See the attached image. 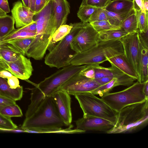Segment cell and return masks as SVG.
<instances>
[{
	"label": "cell",
	"mask_w": 148,
	"mask_h": 148,
	"mask_svg": "<svg viewBox=\"0 0 148 148\" xmlns=\"http://www.w3.org/2000/svg\"><path fill=\"white\" fill-rule=\"evenodd\" d=\"M99 34L89 23H85L71 42V49L76 53H79L92 48L99 42Z\"/></svg>",
	"instance_id": "ba28073f"
},
{
	"label": "cell",
	"mask_w": 148,
	"mask_h": 148,
	"mask_svg": "<svg viewBox=\"0 0 148 148\" xmlns=\"http://www.w3.org/2000/svg\"></svg>",
	"instance_id": "6f0895ef"
},
{
	"label": "cell",
	"mask_w": 148,
	"mask_h": 148,
	"mask_svg": "<svg viewBox=\"0 0 148 148\" xmlns=\"http://www.w3.org/2000/svg\"><path fill=\"white\" fill-rule=\"evenodd\" d=\"M51 0H46V3H47L49 1H51Z\"/></svg>",
	"instance_id": "11a10c76"
},
{
	"label": "cell",
	"mask_w": 148,
	"mask_h": 148,
	"mask_svg": "<svg viewBox=\"0 0 148 148\" xmlns=\"http://www.w3.org/2000/svg\"><path fill=\"white\" fill-rule=\"evenodd\" d=\"M108 20L105 9L96 8L92 14L88 23Z\"/></svg>",
	"instance_id": "8d00e7d4"
},
{
	"label": "cell",
	"mask_w": 148,
	"mask_h": 148,
	"mask_svg": "<svg viewBox=\"0 0 148 148\" xmlns=\"http://www.w3.org/2000/svg\"><path fill=\"white\" fill-rule=\"evenodd\" d=\"M107 61L116 67L124 73L137 81L138 77L134 69L129 63L123 54L114 56Z\"/></svg>",
	"instance_id": "e0dca14e"
},
{
	"label": "cell",
	"mask_w": 148,
	"mask_h": 148,
	"mask_svg": "<svg viewBox=\"0 0 148 148\" xmlns=\"http://www.w3.org/2000/svg\"><path fill=\"white\" fill-rule=\"evenodd\" d=\"M145 82L140 83L137 81L122 91L106 94L101 97V99L118 112L128 105L148 99L143 91Z\"/></svg>",
	"instance_id": "8992f818"
},
{
	"label": "cell",
	"mask_w": 148,
	"mask_h": 148,
	"mask_svg": "<svg viewBox=\"0 0 148 148\" xmlns=\"http://www.w3.org/2000/svg\"><path fill=\"white\" fill-rule=\"evenodd\" d=\"M8 83L10 88L12 89H16L20 86L18 78L13 75L8 79Z\"/></svg>",
	"instance_id": "60d3db41"
},
{
	"label": "cell",
	"mask_w": 148,
	"mask_h": 148,
	"mask_svg": "<svg viewBox=\"0 0 148 148\" xmlns=\"http://www.w3.org/2000/svg\"><path fill=\"white\" fill-rule=\"evenodd\" d=\"M143 2L144 9L146 12H148V0H143Z\"/></svg>",
	"instance_id": "816d5d0a"
},
{
	"label": "cell",
	"mask_w": 148,
	"mask_h": 148,
	"mask_svg": "<svg viewBox=\"0 0 148 148\" xmlns=\"http://www.w3.org/2000/svg\"><path fill=\"white\" fill-rule=\"evenodd\" d=\"M70 95L61 90H58L52 95L58 113L66 126L71 125L72 121Z\"/></svg>",
	"instance_id": "7c38bea8"
},
{
	"label": "cell",
	"mask_w": 148,
	"mask_h": 148,
	"mask_svg": "<svg viewBox=\"0 0 148 148\" xmlns=\"http://www.w3.org/2000/svg\"><path fill=\"white\" fill-rule=\"evenodd\" d=\"M11 13L16 27L17 28L24 27L33 22L34 16L36 14L29 8L25 6L20 1L14 3Z\"/></svg>",
	"instance_id": "9a60e30c"
},
{
	"label": "cell",
	"mask_w": 148,
	"mask_h": 148,
	"mask_svg": "<svg viewBox=\"0 0 148 148\" xmlns=\"http://www.w3.org/2000/svg\"><path fill=\"white\" fill-rule=\"evenodd\" d=\"M79 73L88 78L95 79V72L93 64L86 65Z\"/></svg>",
	"instance_id": "74e56055"
},
{
	"label": "cell",
	"mask_w": 148,
	"mask_h": 148,
	"mask_svg": "<svg viewBox=\"0 0 148 148\" xmlns=\"http://www.w3.org/2000/svg\"><path fill=\"white\" fill-rule=\"evenodd\" d=\"M123 45L119 40L99 41L92 48L82 52L75 53L69 61L70 65H99L110 58L123 54Z\"/></svg>",
	"instance_id": "3957f363"
},
{
	"label": "cell",
	"mask_w": 148,
	"mask_h": 148,
	"mask_svg": "<svg viewBox=\"0 0 148 148\" xmlns=\"http://www.w3.org/2000/svg\"><path fill=\"white\" fill-rule=\"evenodd\" d=\"M16 103L15 101L0 95V112L5 106Z\"/></svg>",
	"instance_id": "f35d334b"
},
{
	"label": "cell",
	"mask_w": 148,
	"mask_h": 148,
	"mask_svg": "<svg viewBox=\"0 0 148 148\" xmlns=\"http://www.w3.org/2000/svg\"><path fill=\"white\" fill-rule=\"evenodd\" d=\"M96 8L90 6H80L77 13V16L81 22L83 23H88L89 20Z\"/></svg>",
	"instance_id": "836d02e7"
},
{
	"label": "cell",
	"mask_w": 148,
	"mask_h": 148,
	"mask_svg": "<svg viewBox=\"0 0 148 148\" xmlns=\"http://www.w3.org/2000/svg\"><path fill=\"white\" fill-rule=\"evenodd\" d=\"M133 9L126 12L119 13L112 12L105 10L109 23L113 25L120 27L121 23L130 15Z\"/></svg>",
	"instance_id": "f1b7e54d"
},
{
	"label": "cell",
	"mask_w": 148,
	"mask_h": 148,
	"mask_svg": "<svg viewBox=\"0 0 148 148\" xmlns=\"http://www.w3.org/2000/svg\"><path fill=\"white\" fill-rule=\"evenodd\" d=\"M15 22L12 17L6 14L0 16V40L15 29Z\"/></svg>",
	"instance_id": "d4e9b609"
},
{
	"label": "cell",
	"mask_w": 148,
	"mask_h": 148,
	"mask_svg": "<svg viewBox=\"0 0 148 148\" xmlns=\"http://www.w3.org/2000/svg\"><path fill=\"white\" fill-rule=\"evenodd\" d=\"M22 55L12 45L8 42L0 44V59L5 63L15 61Z\"/></svg>",
	"instance_id": "ffe728a7"
},
{
	"label": "cell",
	"mask_w": 148,
	"mask_h": 148,
	"mask_svg": "<svg viewBox=\"0 0 148 148\" xmlns=\"http://www.w3.org/2000/svg\"><path fill=\"white\" fill-rule=\"evenodd\" d=\"M74 96L83 112V116H93L113 123L115 122L117 112L101 98L97 97L91 92L80 93Z\"/></svg>",
	"instance_id": "52a82bcc"
},
{
	"label": "cell",
	"mask_w": 148,
	"mask_h": 148,
	"mask_svg": "<svg viewBox=\"0 0 148 148\" xmlns=\"http://www.w3.org/2000/svg\"><path fill=\"white\" fill-rule=\"evenodd\" d=\"M0 8L7 14L10 12L8 0H0Z\"/></svg>",
	"instance_id": "ee69618b"
},
{
	"label": "cell",
	"mask_w": 148,
	"mask_h": 148,
	"mask_svg": "<svg viewBox=\"0 0 148 148\" xmlns=\"http://www.w3.org/2000/svg\"><path fill=\"white\" fill-rule=\"evenodd\" d=\"M7 71L13 75L22 80H27L31 76L33 71L29 59L21 55L14 61L6 63Z\"/></svg>",
	"instance_id": "5bb4252c"
},
{
	"label": "cell",
	"mask_w": 148,
	"mask_h": 148,
	"mask_svg": "<svg viewBox=\"0 0 148 148\" xmlns=\"http://www.w3.org/2000/svg\"><path fill=\"white\" fill-rule=\"evenodd\" d=\"M22 2L26 7L29 8L30 0H22Z\"/></svg>",
	"instance_id": "f5cc1de1"
},
{
	"label": "cell",
	"mask_w": 148,
	"mask_h": 148,
	"mask_svg": "<svg viewBox=\"0 0 148 148\" xmlns=\"http://www.w3.org/2000/svg\"><path fill=\"white\" fill-rule=\"evenodd\" d=\"M23 93L22 86L12 89L8 84L7 80L0 77V95L16 101L21 99Z\"/></svg>",
	"instance_id": "ac0fdd59"
},
{
	"label": "cell",
	"mask_w": 148,
	"mask_h": 148,
	"mask_svg": "<svg viewBox=\"0 0 148 148\" xmlns=\"http://www.w3.org/2000/svg\"><path fill=\"white\" fill-rule=\"evenodd\" d=\"M34 38H28L13 40L8 41L17 49L23 55H26L27 52Z\"/></svg>",
	"instance_id": "f546056e"
},
{
	"label": "cell",
	"mask_w": 148,
	"mask_h": 148,
	"mask_svg": "<svg viewBox=\"0 0 148 148\" xmlns=\"http://www.w3.org/2000/svg\"><path fill=\"white\" fill-rule=\"evenodd\" d=\"M12 75L11 73L7 71L3 70L0 71V77L3 78L8 79Z\"/></svg>",
	"instance_id": "bcb514c9"
},
{
	"label": "cell",
	"mask_w": 148,
	"mask_h": 148,
	"mask_svg": "<svg viewBox=\"0 0 148 148\" xmlns=\"http://www.w3.org/2000/svg\"><path fill=\"white\" fill-rule=\"evenodd\" d=\"M17 126L12 121L10 117H6L0 113V131L15 132Z\"/></svg>",
	"instance_id": "d6a6232c"
},
{
	"label": "cell",
	"mask_w": 148,
	"mask_h": 148,
	"mask_svg": "<svg viewBox=\"0 0 148 148\" xmlns=\"http://www.w3.org/2000/svg\"><path fill=\"white\" fill-rule=\"evenodd\" d=\"M123 46V55L140 77L139 60V40L138 32L129 33L119 39Z\"/></svg>",
	"instance_id": "30bf717a"
},
{
	"label": "cell",
	"mask_w": 148,
	"mask_h": 148,
	"mask_svg": "<svg viewBox=\"0 0 148 148\" xmlns=\"http://www.w3.org/2000/svg\"><path fill=\"white\" fill-rule=\"evenodd\" d=\"M148 123V99L128 105L117 113L113 127L107 134L131 133L146 126Z\"/></svg>",
	"instance_id": "7a4b0ae2"
},
{
	"label": "cell",
	"mask_w": 148,
	"mask_h": 148,
	"mask_svg": "<svg viewBox=\"0 0 148 148\" xmlns=\"http://www.w3.org/2000/svg\"><path fill=\"white\" fill-rule=\"evenodd\" d=\"M136 5L142 12H146L143 6V0H134ZM148 13V12H147Z\"/></svg>",
	"instance_id": "7dc6e473"
},
{
	"label": "cell",
	"mask_w": 148,
	"mask_h": 148,
	"mask_svg": "<svg viewBox=\"0 0 148 148\" xmlns=\"http://www.w3.org/2000/svg\"><path fill=\"white\" fill-rule=\"evenodd\" d=\"M136 80L127 75L119 77H114L107 83L101 86L91 92L95 95L102 97L109 92L114 87L119 86H129Z\"/></svg>",
	"instance_id": "2e32d148"
},
{
	"label": "cell",
	"mask_w": 148,
	"mask_h": 148,
	"mask_svg": "<svg viewBox=\"0 0 148 148\" xmlns=\"http://www.w3.org/2000/svg\"><path fill=\"white\" fill-rule=\"evenodd\" d=\"M137 32L140 42L144 47L148 49V31L145 33L140 32L138 30Z\"/></svg>",
	"instance_id": "ab89813d"
},
{
	"label": "cell",
	"mask_w": 148,
	"mask_h": 148,
	"mask_svg": "<svg viewBox=\"0 0 148 148\" xmlns=\"http://www.w3.org/2000/svg\"><path fill=\"white\" fill-rule=\"evenodd\" d=\"M53 13L51 27L53 34L61 25L66 24L70 13V6L66 0H51Z\"/></svg>",
	"instance_id": "4fadbf2b"
},
{
	"label": "cell",
	"mask_w": 148,
	"mask_h": 148,
	"mask_svg": "<svg viewBox=\"0 0 148 148\" xmlns=\"http://www.w3.org/2000/svg\"><path fill=\"white\" fill-rule=\"evenodd\" d=\"M134 8V0H113L106 7V10L116 13L125 12Z\"/></svg>",
	"instance_id": "7402d4cb"
},
{
	"label": "cell",
	"mask_w": 148,
	"mask_h": 148,
	"mask_svg": "<svg viewBox=\"0 0 148 148\" xmlns=\"http://www.w3.org/2000/svg\"><path fill=\"white\" fill-rule=\"evenodd\" d=\"M139 64L140 77L138 82L143 83L148 80V49L140 41Z\"/></svg>",
	"instance_id": "d6986e66"
},
{
	"label": "cell",
	"mask_w": 148,
	"mask_h": 148,
	"mask_svg": "<svg viewBox=\"0 0 148 148\" xmlns=\"http://www.w3.org/2000/svg\"><path fill=\"white\" fill-rule=\"evenodd\" d=\"M36 0H30V9L35 12V4Z\"/></svg>",
	"instance_id": "f907efd6"
},
{
	"label": "cell",
	"mask_w": 148,
	"mask_h": 148,
	"mask_svg": "<svg viewBox=\"0 0 148 148\" xmlns=\"http://www.w3.org/2000/svg\"><path fill=\"white\" fill-rule=\"evenodd\" d=\"M100 85L95 79L76 74L63 84L58 90L64 91L70 95L91 92Z\"/></svg>",
	"instance_id": "9c48e42d"
},
{
	"label": "cell",
	"mask_w": 148,
	"mask_h": 148,
	"mask_svg": "<svg viewBox=\"0 0 148 148\" xmlns=\"http://www.w3.org/2000/svg\"><path fill=\"white\" fill-rule=\"evenodd\" d=\"M21 27L24 31L36 33V21L34 20V21L30 24Z\"/></svg>",
	"instance_id": "b9f144b4"
},
{
	"label": "cell",
	"mask_w": 148,
	"mask_h": 148,
	"mask_svg": "<svg viewBox=\"0 0 148 148\" xmlns=\"http://www.w3.org/2000/svg\"><path fill=\"white\" fill-rule=\"evenodd\" d=\"M73 126L71 125L68 128L66 129L51 128L47 129H23L25 132L36 133H57L64 134L81 133L85 132L84 131L76 128L72 129Z\"/></svg>",
	"instance_id": "603a6c76"
},
{
	"label": "cell",
	"mask_w": 148,
	"mask_h": 148,
	"mask_svg": "<svg viewBox=\"0 0 148 148\" xmlns=\"http://www.w3.org/2000/svg\"><path fill=\"white\" fill-rule=\"evenodd\" d=\"M46 0H36L35 12L37 13L41 10L46 4Z\"/></svg>",
	"instance_id": "7bdbcfd3"
},
{
	"label": "cell",
	"mask_w": 148,
	"mask_h": 148,
	"mask_svg": "<svg viewBox=\"0 0 148 148\" xmlns=\"http://www.w3.org/2000/svg\"><path fill=\"white\" fill-rule=\"evenodd\" d=\"M8 66L1 59H0V71L3 70L7 71Z\"/></svg>",
	"instance_id": "c3c4849f"
},
{
	"label": "cell",
	"mask_w": 148,
	"mask_h": 148,
	"mask_svg": "<svg viewBox=\"0 0 148 148\" xmlns=\"http://www.w3.org/2000/svg\"><path fill=\"white\" fill-rule=\"evenodd\" d=\"M86 65H70L63 67L36 84L31 89V103L25 114V118L30 116L46 97L52 96L69 79L79 72Z\"/></svg>",
	"instance_id": "6da1fadb"
},
{
	"label": "cell",
	"mask_w": 148,
	"mask_h": 148,
	"mask_svg": "<svg viewBox=\"0 0 148 148\" xmlns=\"http://www.w3.org/2000/svg\"><path fill=\"white\" fill-rule=\"evenodd\" d=\"M106 68L99 65L93 64L95 70V79L104 77H119L127 75L114 65Z\"/></svg>",
	"instance_id": "44dd1931"
},
{
	"label": "cell",
	"mask_w": 148,
	"mask_h": 148,
	"mask_svg": "<svg viewBox=\"0 0 148 148\" xmlns=\"http://www.w3.org/2000/svg\"><path fill=\"white\" fill-rule=\"evenodd\" d=\"M129 34L121 28L101 32L99 33V40H119Z\"/></svg>",
	"instance_id": "484cf974"
},
{
	"label": "cell",
	"mask_w": 148,
	"mask_h": 148,
	"mask_svg": "<svg viewBox=\"0 0 148 148\" xmlns=\"http://www.w3.org/2000/svg\"><path fill=\"white\" fill-rule=\"evenodd\" d=\"M0 113L9 117H21L23 115L22 110L16 103L8 105L3 108Z\"/></svg>",
	"instance_id": "1f68e13d"
},
{
	"label": "cell",
	"mask_w": 148,
	"mask_h": 148,
	"mask_svg": "<svg viewBox=\"0 0 148 148\" xmlns=\"http://www.w3.org/2000/svg\"><path fill=\"white\" fill-rule=\"evenodd\" d=\"M76 128L86 132L97 131L106 133L114 125V123L105 119L93 116H83L75 121Z\"/></svg>",
	"instance_id": "8fae6325"
},
{
	"label": "cell",
	"mask_w": 148,
	"mask_h": 148,
	"mask_svg": "<svg viewBox=\"0 0 148 148\" xmlns=\"http://www.w3.org/2000/svg\"><path fill=\"white\" fill-rule=\"evenodd\" d=\"M120 27L128 33L136 32L138 30L134 8L124 20Z\"/></svg>",
	"instance_id": "83f0119b"
},
{
	"label": "cell",
	"mask_w": 148,
	"mask_h": 148,
	"mask_svg": "<svg viewBox=\"0 0 148 148\" xmlns=\"http://www.w3.org/2000/svg\"><path fill=\"white\" fill-rule=\"evenodd\" d=\"M36 33L23 30L21 27L14 29L8 35L0 40V44L13 40L28 38H35Z\"/></svg>",
	"instance_id": "4316f807"
},
{
	"label": "cell",
	"mask_w": 148,
	"mask_h": 148,
	"mask_svg": "<svg viewBox=\"0 0 148 148\" xmlns=\"http://www.w3.org/2000/svg\"><path fill=\"white\" fill-rule=\"evenodd\" d=\"M134 8L138 29L140 32L145 33L148 30V13L142 12L136 5H134Z\"/></svg>",
	"instance_id": "4dcf8cb0"
},
{
	"label": "cell",
	"mask_w": 148,
	"mask_h": 148,
	"mask_svg": "<svg viewBox=\"0 0 148 148\" xmlns=\"http://www.w3.org/2000/svg\"><path fill=\"white\" fill-rule=\"evenodd\" d=\"M85 23L82 22L71 23L72 27L69 34L59 41L46 56L44 61L46 65L58 69L70 65L69 61L76 53L71 49V42Z\"/></svg>",
	"instance_id": "5b68a950"
},
{
	"label": "cell",
	"mask_w": 148,
	"mask_h": 148,
	"mask_svg": "<svg viewBox=\"0 0 148 148\" xmlns=\"http://www.w3.org/2000/svg\"><path fill=\"white\" fill-rule=\"evenodd\" d=\"M114 77H104L95 79V80L97 82L100 86L106 84L111 81Z\"/></svg>",
	"instance_id": "f6af8a7d"
},
{
	"label": "cell",
	"mask_w": 148,
	"mask_h": 148,
	"mask_svg": "<svg viewBox=\"0 0 148 148\" xmlns=\"http://www.w3.org/2000/svg\"><path fill=\"white\" fill-rule=\"evenodd\" d=\"M7 14L3 11L0 8V16H5Z\"/></svg>",
	"instance_id": "db71d44e"
},
{
	"label": "cell",
	"mask_w": 148,
	"mask_h": 148,
	"mask_svg": "<svg viewBox=\"0 0 148 148\" xmlns=\"http://www.w3.org/2000/svg\"><path fill=\"white\" fill-rule=\"evenodd\" d=\"M65 126L57 110L53 97H46L34 113L25 118L23 129L60 128Z\"/></svg>",
	"instance_id": "277c9868"
},
{
	"label": "cell",
	"mask_w": 148,
	"mask_h": 148,
	"mask_svg": "<svg viewBox=\"0 0 148 148\" xmlns=\"http://www.w3.org/2000/svg\"></svg>",
	"instance_id": "9f6ffc18"
},
{
	"label": "cell",
	"mask_w": 148,
	"mask_h": 148,
	"mask_svg": "<svg viewBox=\"0 0 148 148\" xmlns=\"http://www.w3.org/2000/svg\"><path fill=\"white\" fill-rule=\"evenodd\" d=\"M143 91L146 96L148 97V80L145 83Z\"/></svg>",
	"instance_id": "681fc988"
},
{
	"label": "cell",
	"mask_w": 148,
	"mask_h": 148,
	"mask_svg": "<svg viewBox=\"0 0 148 148\" xmlns=\"http://www.w3.org/2000/svg\"><path fill=\"white\" fill-rule=\"evenodd\" d=\"M111 0H83L81 6L90 5L105 9Z\"/></svg>",
	"instance_id": "d590c367"
},
{
	"label": "cell",
	"mask_w": 148,
	"mask_h": 148,
	"mask_svg": "<svg viewBox=\"0 0 148 148\" xmlns=\"http://www.w3.org/2000/svg\"><path fill=\"white\" fill-rule=\"evenodd\" d=\"M71 23L69 25L65 24L60 26L53 34L47 50L50 51L56 45L70 32L72 28Z\"/></svg>",
	"instance_id": "cb8c5ba5"
},
{
	"label": "cell",
	"mask_w": 148,
	"mask_h": 148,
	"mask_svg": "<svg viewBox=\"0 0 148 148\" xmlns=\"http://www.w3.org/2000/svg\"><path fill=\"white\" fill-rule=\"evenodd\" d=\"M95 30L98 33L110 30L118 29L121 28L120 27L115 26L111 25L107 20L96 21L89 23Z\"/></svg>",
	"instance_id": "e575fe53"
}]
</instances>
